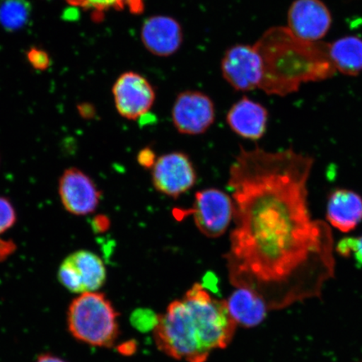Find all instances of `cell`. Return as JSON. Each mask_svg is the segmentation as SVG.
I'll return each instance as SVG.
<instances>
[{
  "instance_id": "7402d4cb",
  "label": "cell",
  "mask_w": 362,
  "mask_h": 362,
  "mask_svg": "<svg viewBox=\"0 0 362 362\" xmlns=\"http://www.w3.org/2000/svg\"><path fill=\"white\" fill-rule=\"evenodd\" d=\"M28 59L30 64L33 65L35 69H47L49 64L48 54L42 51V49H31L28 52Z\"/></svg>"
},
{
  "instance_id": "52a82bcc",
  "label": "cell",
  "mask_w": 362,
  "mask_h": 362,
  "mask_svg": "<svg viewBox=\"0 0 362 362\" xmlns=\"http://www.w3.org/2000/svg\"><path fill=\"white\" fill-rule=\"evenodd\" d=\"M152 182L160 193L178 198L197 182V172L191 158L182 152L158 157L152 168Z\"/></svg>"
},
{
  "instance_id": "6da1fadb",
  "label": "cell",
  "mask_w": 362,
  "mask_h": 362,
  "mask_svg": "<svg viewBox=\"0 0 362 362\" xmlns=\"http://www.w3.org/2000/svg\"><path fill=\"white\" fill-rule=\"evenodd\" d=\"M313 164L292 148L242 147L230 166L229 277L235 287L259 293L269 309L320 296L334 273L332 230L312 218L308 205Z\"/></svg>"
},
{
  "instance_id": "7c38bea8",
  "label": "cell",
  "mask_w": 362,
  "mask_h": 362,
  "mask_svg": "<svg viewBox=\"0 0 362 362\" xmlns=\"http://www.w3.org/2000/svg\"><path fill=\"white\" fill-rule=\"evenodd\" d=\"M332 23V13L321 0H296L288 10V29L307 42L324 38Z\"/></svg>"
},
{
  "instance_id": "7a4b0ae2",
  "label": "cell",
  "mask_w": 362,
  "mask_h": 362,
  "mask_svg": "<svg viewBox=\"0 0 362 362\" xmlns=\"http://www.w3.org/2000/svg\"><path fill=\"white\" fill-rule=\"evenodd\" d=\"M237 327L226 301L197 283L157 316L155 341L172 358L206 362L212 352L228 346Z\"/></svg>"
},
{
  "instance_id": "4fadbf2b",
  "label": "cell",
  "mask_w": 362,
  "mask_h": 362,
  "mask_svg": "<svg viewBox=\"0 0 362 362\" xmlns=\"http://www.w3.org/2000/svg\"><path fill=\"white\" fill-rule=\"evenodd\" d=\"M140 35L148 52L160 57L174 55L183 42L182 27L174 18L167 16L148 18Z\"/></svg>"
},
{
  "instance_id": "603a6c76",
  "label": "cell",
  "mask_w": 362,
  "mask_h": 362,
  "mask_svg": "<svg viewBox=\"0 0 362 362\" xmlns=\"http://www.w3.org/2000/svg\"><path fill=\"white\" fill-rule=\"evenodd\" d=\"M139 164L144 169H152L157 158L156 153L151 148H144L140 151L137 157Z\"/></svg>"
},
{
  "instance_id": "277c9868",
  "label": "cell",
  "mask_w": 362,
  "mask_h": 362,
  "mask_svg": "<svg viewBox=\"0 0 362 362\" xmlns=\"http://www.w3.org/2000/svg\"><path fill=\"white\" fill-rule=\"evenodd\" d=\"M119 314L105 294H80L67 310L68 330L76 341L98 347L110 348L119 337Z\"/></svg>"
},
{
  "instance_id": "d6986e66",
  "label": "cell",
  "mask_w": 362,
  "mask_h": 362,
  "mask_svg": "<svg viewBox=\"0 0 362 362\" xmlns=\"http://www.w3.org/2000/svg\"><path fill=\"white\" fill-rule=\"evenodd\" d=\"M17 223V212L13 203L6 197L0 196V237L8 232ZM13 241L0 238V262L6 260L16 250Z\"/></svg>"
},
{
  "instance_id": "30bf717a",
  "label": "cell",
  "mask_w": 362,
  "mask_h": 362,
  "mask_svg": "<svg viewBox=\"0 0 362 362\" xmlns=\"http://www.w3.org/2000/svg\"><path fill=\"white\" fill-rule=\"evenodd\" d=\"M58 194L68 214L78 216L93 214L102 196L90 176L76 167L66 169L62 174L58 181Z\"/></svg>"
},
{
  "instance_id": "5bb4252c",
  "label": "cell",
  "mask_w": 362,
  "mask_h": 362,
  "mask_svg": "<svg viewBox=\"0 0 362 362\" xmlns=\"http://www.w3.org/2000/svg\"><path fill=\"white\" fill-rule=\"evenodd\" d=\"M269 112L262 104L243 97L230 108L226 122L235 134L244 139L257 140L264 136Z\"/></svg>"
},
{
  "instance_id": "2e32d148",
  "label": "cell",
  "mask_w": 362,
  "mask_h": 362,
  "mask_svg": "<svg viewBox=\"0 0 362 362\" xmlns=\"http://www.w3.org/2000/svg\"><path fill=\"white\" fill-rule=\"evenodd\" d=\"M327 218L341 232H351L362 221V198L350 189H336L329 197Z\"/></svg>"
},
{
  "instance_id": "8992f818",
  "label": "cell",
  "mask_w": 362,
  "mask_h": 362,
  "mask_svg": "<svg viewBox=\"0 0 362 362\" xmlns=\"http://www.w3.org/2000/svg\"><path fill=\"white\" fill-rule=\"evenodd\" d=\"M194 224L207 238L223 236L234 216V203L228 194L216 188L202 189L194 196L191 211Z\"/></svg>"
},
{
  "instance_id": "ba28073f",
  "label": "cell",
  "mask_w": 362,
  "mask_h": 362,
  "mask_svg": "<svg viewBox=\"0 0 362 362\" xmlns=\"http://www.w3.org/2000/svg\"><path fill=\"white\" fill-rule=\"evenodd\" d=\"M221 74L234 89L241 92L259 88L264 74L259 52L255 45H234L221 61Z\"/></svg>"
},
{
  "instance_id": "ac0fdd59",
  "label": "cell",
  "mask_w": 362,
  "mask_h": 362,
  "mask_svg": "<svg viewBox=\"0 0 362 362\" xmlns=\"http://www.w3.org/2000/svg\"><path fill=\"white\" fill-rule=\"evenodd\" d=\"M30 13L28 0H0V25L10 33L24 28Z\"/></svg>"
},
{
  "instance_id": "44dd1931",
  "label": "cell",
  "mask_w": 362,
  "mask_h": 362,
  "mask_svg": "<svg viewBox=\"0 0 362 362\" xmlns=\"http://www.w3.org/2000/svg\"><path fill=\"white\" fill-rule=\"evenodd\" d=\"M337 252L341 256L353 257L362 265V236L341 240L337 245Z\"/></svg>"
},
{
  "instance_id": "cb8c5ba5",
  "label": "cell",
  "mask_w": 362,
  "mask_h": 362,
  "mask_svg": "<svg viewBox=\"0 0 362 362\" xmlns=\"http://www.w3.org/2000/svg\"><path fill=\"white\" fill-rule=\"evenodd\" d=\"M35 362H66L64 360L60 358V357L53 356L52 354H49V353H45V354H42L39 356L37 360Z\"/></svg>"
},
{
  "instance_id": "9a60e30c",
  "label": "cell",
  "mask_w": 362,
  "mask_h": 362,
  "mask_svg": "<svg viewBox=\"0 0 362 362\" xmlns=\"http://www.w3.org/2000/svg\"><path fill=\"white\" fill-rule=\"evenodd\" d=\"M226 304L234 322L244 328L261 324L269 309L268 303L259 293L243 287L237 288Z\"/></svg>"
},
{
  "instance_id": "5b68a950",
  "label": "cell",
  "mask_w": 362,
  "mask_h": 362,
  "mask_svg": "<svg viewBox=\"0 0 362 362\" xmlns=\"http://www.w3.org/2000/svg\"><path fill=\"white\" fill-rule=\"evenodd\" d=\"M57 277L62 286L71 293L97 292L106 282V267L96 253L78 250L62 261Z\"/></svg>"
},
{
  "instance_id": "9c48e42d",
  "label": "cell",
  "mask_w": 362,
  "mask_h": 362,
  "mask_svg": "<svg viewBox=\"0 0 362 362\" xmlns=\"http://www.w3.org/2000/svg\"><path fill=\"white\" fill-rule=\"evenodd\" d=\"M216 111L214 102L198 90H185L176 98L172 108V119L178 132L187 135L206 133L214 124Z\"/></svg>"
},
{
  "instance_id": "8fae6325",
  "label": "cell",
  "mask_w": 362,
  "mask_h": 362,
  "mask_svg": "<svg viewBox=\"0 0 362 362\" xmlns=\"http://www.w3.org/2000/svg\"><path fill=\"white\" fill-rule=\"evenodd\" d=\"M112 94L117 111L129 120L147 115L156 101L153 86L144 76L134 71L125 72L117 79Z\"/></svg>"
},
{
  "instance_id": "3957f363",
  "label": "cell",
  "mask_w": 362,
  "mask_h": 362,
  "mask_svg": "<svg viewBox=\"0 0 362 362\" xmlns=\"http://www.w3.org/2000/svg\"><path fill=\"white\" fill-rule=\"evenodd\" d=\"M255 47L264 70L259 88L269 95L286 96L303 83L332 78L337 71L329 45L298 38L285 27L267 30Z\"/></svg>"
},
{
  "instance_id": "ffe728a7",
  "label": "cell",
  "mask_w": 362,
  "mask_h": 362,
  "mask_svg": "<svg viewBox=\"0 0 362 362\" xmlns=\"http://www.w3.org/2000/svg\"><path fill=\"white\" fill-rule=\"evenodd\" d=\"M76 6H81L98 12L110 10H128L133 13L144 11L143 0H67Z\"/></svg>"
},
{
  "instance_id": "e0dca14e",
  "label": "cell",
  "mask_w": 362,
  "mask_h": 362,
  "mask_svg": "<svg viewBox=\"0 0 362 362\" xmlns=\"http://www.w3.org/2000/svg\"><path fill=\"white\" fill-rule=\"evenodd\" d=\"M329 55L334 68L342 74L356 76L362 71V40L345 36L329 45Z\"/></svg>"
}]
</instances>
